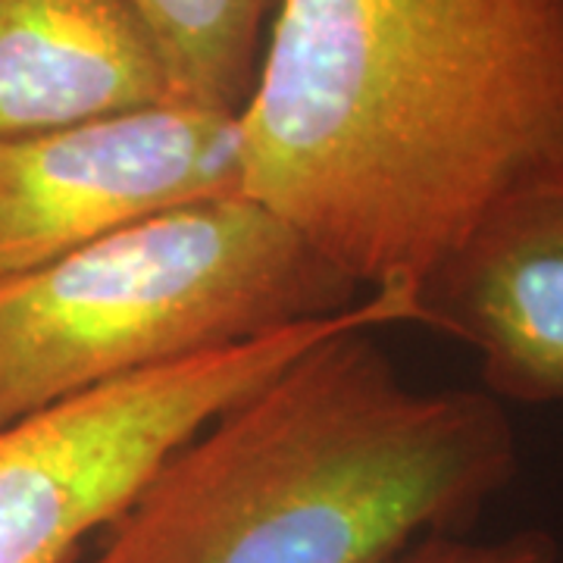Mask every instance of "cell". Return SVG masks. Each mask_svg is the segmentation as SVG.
<instances>
[{
	"mask_svg": "<svg viewBox=\"0 0 563 563\" xmlns=\"http://www.w3.org/2000/svg\"><path fill=\"white\" fill-rule=\"evenodd\" d=\"M363 298L254 342L103 385L0 429V563H76L85 539L120 517L179 444L273 379L307 347L354 325H398Z\"/></svg>",
	"mask_w": 563,
	"mask_h": 563,
	"instance_id": "obj_4",
	"label": "cell"
},
{
	"mask_svg": "<svg viewBox=\"0 0 563 563\" xmlns=\"http://www.w3.org/2000/svg\"><path fill=\"white\" fill-rule=\"evenodd\" d=\"M282 0H135L173 98L242 113Z\"/></svg>",
	"mask_w": 563,
	"mask_h": 563,
	"instance_id": "obj_8",
	"label": "cell"
},
{
	"mask_svg": "<svg viewBox=\"0 0 563 563\" xmlns=\"http://www.w3.org/2000/svg\"><path fill=\"white\" fill-rule=\"evenodd\" d=\"M242 191L401 307L514 185L563 166V0H282Z\"/></svg>",
	"mask_w": 563,
	"mask_h": 563,
	"instance_id": "obj_1",
	"label": "cell"
},
{
	"mask_svg": "<svg viewBox=\"0 0 563 563\" xmlns=\"http://www.w3.org/2000/svg\"><path fill=\"white\" fill-rule=\"evenodd\" d=\"M354 325L179 444L88 563H391L517 476L488 391H417Z\"/></svg>",
	"mask_w": 563,
	"mask_h": 563,
	"instance_id": "obj_2",
	"label": "cell"
},
{
	"mask_svg": "<svg viewBox=\"0 0 563 563\" xmlns=\"http://www.w3.org/2000/svg\"><path fill=\"white\" fill-rule=\"evenodd\" d=\"M391 563H563L561 544L544 529H520L492 542H470L461 536H432Z\"/></svg>",
	"mask_w": 563,
	"mask_h": 563,
	"instance_id": "obj_9",
	"label": "cell"
},
{
	"mask_svg": "<svg viewBox=\"0 0 563 563\" xmlns=\"http://www.w3.org/2000/svg\"><path fill=\"white\" fill-rule=\"evenodd\" d=\"M413 322L479 357L501 404L563 401V166L514 185L429 269Z\"/></svg>",
	"mask_w": 563,
	"mask_h": 563,
	"instance_id": "obj_6",
	"label": "cell"
},
{
	"mask_svg": "<svg viewBox=\"0 0 563 563\" xmlns=\"http://www.w3.org/2000/svg\"><path fill=\"white\" fill-rule=\"evenodd\" d=\"M222 195H244L239 113L166 101L0 139V282Z\"/></svg>",
	"mask_w": 563,
	"mask_h": 563,
	"instance_id": "obj_5",
	"label": "cell"
},
{
	"mask_svg": "<svg viewBox=\"0 0 563 563\" xmlns=\"http://www.w3.org/2000/svg\"><path fill=\"white\" fill-rule=\"evenodd\" d=\"M361 301L332 263L247 195L163 210L0 282V429Z\"/></svg>",
	"mask_w": 563,
	"mask_h": 563,
	"instance_id": "obj_3",
	"label": "cell"
},
{
	"mask_svg": "<svg viewBox=\"0 0 563 563\" xmlns=\"http://www.w3.org/2000/svg\"><path fill=\"white\" fill-rule=\"evenodd\" d=\"M166 101L135 0H0V139Z\"/></svg>",
	"mask_w": 563,
	"mask_h": 563,
	"instance_id": "obj_7",
	"label": "cell"
}]
</instances>
